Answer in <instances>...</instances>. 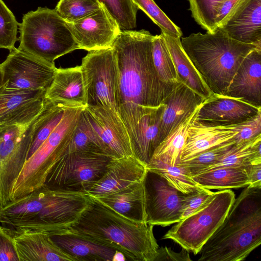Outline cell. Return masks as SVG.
<instances>
[{
	"label": "cell",
	"mask_w": 261,
	"mask_h": 261,
	"mask_svg": "<svg viewBox=\"0 0 261 261\" xmlns=\"http://www.w3.org/2000/svg\"><path fill=\"white\" fill-rule=\"evenodd\" d=\"M153 37L145 30L121 31L112 46L118 70L116 110L129 137L139 120L159 107L176 86L164 83L157 73L152 60Z\"/></svg>",
	"instance_id": "cell-1"
},
{
	"label": "cell",
	"mask_w": 261,
	"mask_h": 261,
	"mask_svg": "<svg viewBox=\"0 0 261 261\" xmlns=\"http://www.w3.org/2000/svg\"><path fill=\"white\" fill-rule=\"evenodd\" d=\"M92 201L81 192L44 185L0 208V224L8 232L29 230L49 235L75 223Z\"/></svg>",
	"instance_id": "cell-2"
},
{
	"label": "cell",
	"mask_w": 261,
	"mask_h": 261,
	"mask_svg": "<svg viewBox=\"0 0 261 261\" xmlns=\"http://www.w3.org/2000/svg\"><path fill=\"white\" fill-rule=\"evenodd\" d=\"M153 225L129 219L94 197L67 229L123 253L126 260L154 261L159 245Z\"/></svg>",
	"instance_id": "cell-3"
},
{
	"label": "cell",
	"mask_w": 261,
	"mask_h": 261,
	"mask_svg": "<svg viewBox=\"0 0 261 261\" xmlns=\"http://www.w3.org/2000/svg\"><path fill=\"white\" fill-rule=\"evenodd\" d=\"M261 244V187L247 186L202 246L199 261H241Z\"/></svg>",
	"instance_id": "cell-4"
},
{
	"label": "cell",
	"mask_w": 261,
	"mask_h": 261,
	"mask_svg": "<svg viewBox=\"0 0 261 261\" xmlns=\"http://www.w3.org/2000/svg\"><path fill=\"white\" fill-rule=\"evenodd\" d=\"M181 46L214 94L225 95L246 56L258 47L238 41L220 28L213 32L192 33L182 37Z\"/></svg>",
	"instance_id": "cell-5"
},
{
	"label": "cell",
	"mask_w": 261,
	"mask_h": 261,
	"mask_svg": "<svg viewBox=\"0 0 261 261\" xmlns=\"http://www.w3.org/2000/svg\"><path fill=\"white\" fill-rule=\"evenodd\" d=\"M18 29V48L50 62L79 49L68 22L55 9L38 7L28 12Z\"/></svg>",
	"instance_id": "cell-6"
},
{
	"label": "cell",
	"mask_w": 261,
	"mask_h": 261,
	"mask_svg": "<svg viewBox=\"0 0 261 261\" xmlns=\"http://www.w3.org/2000/svg\"><path fill=\"white\" fill-rule=\"evenodd\" d=\"M84 106L68 107L62 120L38 149L25 161L14 185L11 201L42 187L49 171L65 154Z\"/></svg>",
	"instance_id": "cell-7"
},
{
	"label": "cell",
	"mask_w": 261,
	"mask_h": 261,
	"mask_svg": "<svg viewBox=\"0 0 261 261\" xmlns=\"http://www.w3.org/2000/svg\"><path fill=\"white\" fill-rule=\"evenodd\" d=\"M235 198L234 193L230 189L215 192L202 207L175 223L163 239H170L182 248L197 254L221 224Z\"/></svg>",
	"instance_id": "cell-8"
},
{
	"label": "cell",
	"mask_w": 261,
	"mask_h": 261,
	"mask_svg": "<svg viewBox=\"0 0 261 261\" xmlns=\"http://www.w3.org/2000/svg\"><path fill=\"white\" fill-rule=\"evenodd\" d=\"M111 159L102 154L67 153L53 166L44 185L54 189L87 194L103 175Z\"/></svg>",
	"instance_id": "cell-9"
},
{
	"label": "cell",
	"mask_w": 261,
	"mask_h": 261,
	"mask_svg": "<svg viewBox=\"0 0 261 261\" xmlns=\"http://www.w3.org/2000/svg\"><path fill=\"white\" fill-rule=\"evenodd\" d=\"M81 66L86 106L107 107L117 111L115 96L118 70L114 49L89 51L83 58Z\"/></svg>",
	"instance_id": "cell-10"
},
{
	"label": "cell",
	"mask_w": 261,
	"mask_h": 261,
	"mask_svg": "<svg viewBox=\"0 0 261 261\" xmlns=\"http://www.w3.org/2000/svg\"><path fill=\"white\" fill-rule=\"evenodd\" d=\"M9 51L6 60L0 64L3 86L9 89L46 91L57 70L54 62L18 48Z\"/></svg>",
	"instance_id": "cell-11"
},
{
	"label": "cell",
	"mask_w": 261,
	"mask_h": 261,
	"mask_svg": "<svg viewBox=\"0 0 261 261\" xmlns=\"http://www.w3.org/2000/svg\"><path fill=\"white\" fill-rule=\"evenodd\" d=\"M30 124L0 126L1 207L11 201L14 185L27 160L31 140Z\"/></svg>",
	"instance_id": "cell-12"
},
{
	"label": "cell",
	"mask_w": 261,
	"mask_h": 261,
	"mask_svg": "<svg viewBox=\"0 0 261 261\" xmlns=\"http://www.w3.org/2000/svg\"><path fill=\"white\" fill-rule=\"evenodd\" d=\"M143 181L146 222L165 227L179 221L188 193L177 190L161 174L148 169Z\"/></svg>",
	"instance_id": "cell-13"
},
{
	"label": "cell",
	"mask_w": 261,
	"mask_h": 261,
	"mask_svg": "<svg viewBox=\"0 0 261 261\" xmlns=\"http://www.w3.org/2000/svg\"><path fill=\"white\" fill-rule=\"evenodd\" d=\"M83 113L97 135L106 154L111 158L133 155L128 132L116 110L86 106Z\"/></svg>",
	"instance_id": "cell-14"
},
{
	"label": "cell",
	"mask_w": 261,
	"mask_h": 261,
	"mask_svg": "<svg viewBox=\"0 0 261 261\" xmlns=\"http://www.w3.org/2000/svg\"><path fill=\"white\" fill-rule=\"evenodd\" d=\"M68 23L79 49L88 51L112 47L121 31L103 5L91 14Z\"/></svg>",
	"instance_id": "cell-15"
},
{
	"label": "cell",
	"mask_w": 261,
	"mask_h": 261,
	"mask_svg": "<svg viewBox=\"0 0 261 261\" xmlns=\"http://www.w3.org/2000/svg\"><path fill=\"white\" fill-rule=\"evenodd\" d=\"M255 107L240 99L213 94L200 106L195 122L206 126H225L249 120L259 113Z\"/></svg>",
	"instance_id": "cell-16"
},
{
	"label": "cell",
	"mask_w": 261,
	"mask_h": 261,
	"mask_svg": "<svg viewBox=\"0 0 261 261\" xmlns=\"http://www.w3.org/2000/svg\"><path fill=\"white\" fill-rule=\"evenodd\" d=\"M46 91L0 88V126L30 124L40 112Z\"/></svg>",
	"instance_id": "cell-17"
},
{
	"label": "cell",
	"mask_w": 261,
	"mask_h": 261,
	"mask_svg": "<svg viewBox=\"0 0 261 261\" xmlns=\"http://www.w3.org/2000/svg\"><path fill=\"white\" fill-rule=\"evenodd\" d=\"M147 168L134 155L112 158L105 172L87 192L93 197L109 194L143 180Z\"/></svg>",
	"instance_id": "cell-18"
},
{
	"label": "cell",
	"mask_w": 261,
	"mask_h": 261,
	"mask_svg": "<svg viewBox=\"0 0 261 261\" xmlns=\"http://www.w3.org/2000/svg\"><path fill=\"white\" fill-rule=\"evenodd\" d=\"M225 95L261 107V48H255L246 56Z\"/></svg>",
	"instance_id": "cell-19"
},
{
	"label": "cell",
	"mask_w": 261,
	"mask_h": 261,
	"mask_svg": "<svg viewBox=\"0 0 261 261\" xmlns=\"http://www.w3.org/2000/svg\"><path fill=\"white\" fill-rule=\"evenodd\" d=\"M205 99L187 86L179 82L163 101L164 109L158 136L159 145Z\"/></svg>",
	"instance_id": "cell-20"
},
{
	"label": "cell",
	"mask_w": 261,
	"mask_h": 261,
	"mask_svg": "<svg viewBox=\"0 0 261 261\" xmlns=\"http://www.w3.org/2000/svg\"><path fill=\"white\" fill-rule=\"evenodd\" d=\"M219 27L238 41L261 47V0H245Z\"/></svg>",
	"instance_id": "cell-21"
},
{
	"label": "cell",
	"mask_w": 261,
	"mask_h": 261,
	"mask_svg": "<svg viewBox=\"0 0 261 261\" xmlns=\"http://www.w3.org/2000/svg\"><path fill=\"white\" fill-rule=\"evenodd\" d=\"M9 233L13 237L19 261H76L46 232L22 230Z\"/></svg>",
	"instance_id": "cell-22"
},
{
	"label": "cell",
	"mask_w": 261,
	"mask_h": 261,
	"mask_svg": "<svg viewBox=\"0 0 261 261\" xmlns=\"http://www.w3.org/2000/svg\"><path fill=\"white\" fill-rule=\"evenodd\" d=\"M52 240L76 261H113L119 252L73 233L67 229L49 234Z\"/></svg>",
	"instance_id": "cell-23"
},
{
	"label": "cell",
	"mask_w": 261,
	"mask_h": 261,
	"mask_svg": "<svg viewBox=\"0 0 261 261\" xmlns=\"http://www.w3.org/2000/svg\"><path fill=\"white\" fill-rule=\"evenodd\" d=\"M238 133L234 125L206 126L194 121L189 129L178 162H185L203 151L233 140Z\"/></svg>",
	"instance_id": "cell-24"
},
{
	"label": "cell",
	"mask_w": 261,
	"mask_h": 261,
	"mask_svg": "<svg viewBox=\"0 0 261 261\" xmlns=\"http://www.w3.org/2000/svg\"><path fill=\"white\" fill-rule=\"evenodd\" d=\"M164 109L162 103L159 107L144 115L129 137L133 155L146 167L159 145L158 136Z\"/></svg>",
	"instance_id": "cell-25"
},
{
	"label": "cell",
	"mask_w": 261,
	"mask_h": 261,
	"mask_svg": "<svg viewBox=\"0 0 261 261\" xmlns=\"http://www.w3.org/2000/svg\"><path fill=\"white\" fill-rule=\"evenodd\" d=\"M45 98L86 106L85 83L81 66L57 68Z\"/></svg>",
	"instance_id": "cell-26"
},
{
	"label": "cell",
	"mask_w": 261,
	"mask_h": 261,
	"mask_svg": "<svg viewBox=\"0 0 261 261\" xmlns=\"http://www.w3.org/2000/svg\"><path fill=\"white\" fill-rule=\"evenodd\" d=\"M94 198L129 219L146 222L143 180L117 192Z\"/></svg>",
	"instance_id": "cell-27"
},
{
	"label": "cell",
	"mask_w": 261,
	"mask_h": 261,
	"mask_svg": "<svg viewBox=\"0 0 261 261\" xmlns=\"http://www.w3.org/2000/svg\"><path fill=\"white\" fill-rule=\"evenodd\" d=\"M73 106L79 105L44 98L40 112L30 124L31 140L27 160L33 154L58 125L65 110Z\"/></svg>",
	"instance_id": "cell-28"
},
{
	"label": "cell",
	"mask_w": 261,
	"mask_h": 261,
	"mask_svg": "<svg viewBox=\"0 0 261 261\" xmlns=\"http://www.w3.org/2000/svg\"><path fill=\"white\" fill-rule=\"evenodd\" d=\"M177 72L178 79L204 99L214 93L206 85L184 51L180 38L173 37L161 32Z\"/></svg>",
	"instance_id": "cell-29"
},
{
	"label": "cell",
	"mask_w": 261,
	"mask_h": 261,
	"mask_svg": "<svg viewBox=\"0 0 261 261\" xmlns=\"http://www.w3.org/2000/svg\"><path fill=\"white\" fill-rule=\"evenodd\" d=\"M249 166L216 167L200 172L192 176V178L198 186L208 190H223L245 187L249 185L248 175Z\"/></svg>",
	"instance_id": "cell-30"
},
{
	"label": "cell",
	"mask_w": 261,
	"mask_h": 261,
	"mask_svg": "<svg viewBox=\"0 0 261 261\" xmlns=\"http://www.w3.org/2000/svg\"><path fill=\"white\" fill-rule=\"evenodd\" d=\"M202 103L184 119L160 144L155 149L151 160H159L171 166L175 165L179 161L180 154L186 143L189 129L194 122Z\"/></svg>",
	"instance_id": "cell-31"
},
{
	"label": "cell",
	"mask_w": 261,
	"mask_h": 261,
	"mask_svg": "<svg viewBox=\"0 0 261 261\" xmlns=\"http://www.w3.org/2000/svg\"><path fill=\"white\" fill-rule=\"evenodd\" d=\"M260 147L261 134L244 143H235L214 164L202 172L222 166L246 167L261 163Z\"/></svg>",
	"instance_id": "cell-32"
},
{
	"label": "cell",
	"mask_w": 261,
	"mask_h": 261,
	"mask_svg": "<svg viewBox=\"0 0 261 261\" xmlns=\"http://www.w3.org/2000/svg\"><path fill=\"white\" fill-rule=\"evenodd\" d=\"M153 65L161 81L172 86L179 82L172 58L162 34L153 36L152 41Z\"/></svg>",
	"instance_id": "cell-33"
},
{
	"label": "cell",
	"mask_w": 261,
	"mask_h": 261,
	"mask_svg": "<svg viewBox=\"0 0 261 261\" xmlns=\"http://www.w3.org/2000/svg\"><path fill=\"white\" fill-rule=\"evenodd\" d=\"M147 168L161 174L172 186L182 193H189L199 187L188 171L180 165L171 166L159 160H151Z\"/></svg>",
	"instance_id": "cell-34"
},
{
	"label": "cell",
	"mask_w": 261,
	"mask_h": 261,
	"mask_svg": "<svg viewBox=\"0 0 261 261\" xmlns=\"http://www.w3.org/2000/svg\"><path fill=\"white\" fill-rule=\"evenodd\" d=\"M75 151L107 155L97 135L84 116L83 111L65 154Z\"/></svg>",
	"instance_id": "cell-35"
},
{
	"label": "cell",
	"mask_w": 261,
	"mask_h": 261,
	"mask_svg": "<svg viewBox=\"0 0 261 261\" xmlns=\"http://www.w3.org/2000/svg\"><path fill=\"white\" fill-rule=\"evenodd\" d=\"M117 21L121 31L133 30L137 26L138 7L132 0H98Z\"/></svg>",
	"instance_id": "cell-36"
},
{
	"label": "cell",
	"mask_w": 261,
	"mask_h": 261,
	"mask_svg": "<svg viewBox=\"0 0 261 261\" xmlns=\"http://www.w3.org/2000/svg\"><path fill=\"white\" fill-rule=\"evenodd\" d=\"M236 143L232 140L203 151L184 162L176 164L184 167L192 177L214 164Z\"/></svg>",
	"instance_id": "cell-37"
},
{
	"label": "cell",
	"mask_w": 261,
	"mask_h": 261,
	"mask_svg": "<svg viewBox=\"0 0 261 261\" xmlns=\"http://www.w3.org/2000/svg\"><path fill=\"white\" fill-rule=\"evenodd\" d=\"M225 0H188L190 10L195 21L207 32L217 28L216 17L219 10Z\"/></svg>",
	"instance_id": "cell-38"
},
{
	"label": "cell",
	"mask_w": 261,
	"mask_h": 261,
	"mask_svg": "<svg viewBox=\"0 0 261 261\" xmlns=\"http://www.w3.org/2000/svg\"><path fill=\"white\" fill-rule=\"evenodd\" d=\"M102 5L98 0H60L55 9L66 21L72 22L95 12Z\"/></svg>",
	"instance_id": "cell-39"
},
{
	"label": "cell",
	"mask_w": 261,
	"mask_h": 261,
	"mask_svg": "<svg viewBox=\"0 0 261 261\" xmlns=\"http://www.w3.org/2000/svg\"><path fill=\"white\" fill-rule=\"evenodd\" d=\"M161 30V32L175 37L180 38L182 35L177 26L159 8L153 0H132Z\"/></svg>",
	"instance_id": "cell-40"
},
{
	"label": "cell",
	"mask_w": 261,
	"mask_h": 261,
	"mask_svg": "<svg viewBox=\"0 0 261 261\" xmlns=\"http://www.w3.org/2000/svg\"><path fill=\"white\" fill-rule=\"evenodd\" d=\"M19 23L12 11L0 0V48L9 50L15 48L18 40L17 33Z\"/></svg>",
	"instance_id": "cell-41"
},
{
	"label": "cell",
	"mask_w": 261,
	"mask_h": 261,
	"mask_svg": "<svg viewBox=\"0 0 261 261\" xmlns=\"http://www.w3.org/2000/svg\"><path fill=\"white\" fill-rule=\"evenodd\" d=\"M214 194L215 192L211 190L199 186L195 191L188 193L183 207L181 220L202 207L213 198Z\"/></svg>",
	"instance_id": "cell-42"
},
{
	"label": "cell",
	"mask_w": 261,
	"mask_h": 261,
	"mask_svg": "<svg viewBox=\"0 0 261 261\" xmlns=\"http://www.w3.org/2000/svg\"><path fill=\"white\" fill-rule=\"evenodd\" d=\"M234 125L238 131L234 138L236 144L247 142L261 134V112L249 120Z\"/></svg>",
	"instance_id": "cell-43"
},
{
	"label": "cell",
	"mask_w": 261,
	"mask_h": 261,
	"mask_svg": "<svg viewBox=\"0 0 261 261\" xmlns=\"http://www.w3.org/2000/svg\"><path fill=\"white\" fill-rule=\"evenodd\" d=\"M0 261H19L13 237L1 224Z\"/></svg>",
	"instance_id": "cell-44"
},
{
	"label": "cell",
	"mask_w": 261,
	"mask_h": 261,
	"mask_svg": "<svg viewBox=\"0 0 261 261\" xmlns=\"http://www.w3.org/2000/svg\"><path fill=\"white\" fill-rule=\"evenodd\" d=\"M189 251L182 248L179 253H176L167 247L159 248L154 261L173 260L191 261Z\"/></svg>",
	"instance_id": "cell-45"
},
{
	"label": "cell",
	"mask_w": 261,
	"mask_h": 261,
	"mask_svg": "<svg viewBox=\"0 0 261 261\" xmlns=\"http://www.w3.org/2000/svg\"><path fill=\"white\" fill-rule=\"evenodd\" d=\"M245 0H225L221 6L216 17L217 28L220 26Z\"/></svg>",
	"instance_id": "cell-46"
},
{
	"label": "cell",
	"mask_w": 261,
	"mask_h": 261,
	"mask_svg": "<svg viewBox=\"0 0 261 261\" xmlns=\"http://www.w3.org/2000/svg\"><path fill=\"white\" fill-rule=\"evenodd\" d=\"M249 185L252 187H261V163L250 165L248 168Z\"/></svg>",
	"instance_id": "cell-47"
},
{
	"label": "cell",
	"mask_w": 261,
	"mask_h": 261,
	"mask_svg": "<svg viewBox=\"0 0 261 261\" xmlns=\"http://www.w3.org/2000/svg\"><path fill=\"white\" fill-rule=\"evenodd\" d=\"M3 84V73L1 70V68L0 67V88L2 87Z\"/></svg>",
	"instance_id": "cell-48"
},
{
	"label": "cell",
	"mask_w": 261,
	"mask_h": 261,
	"mask_svg": "<svg viewBox=\"0 0 261 261\" xmlns=\"http://www.w3.org/2000/svg\"><path fill=\"white\" fill-rule=\"evenodd\" d=\"M1 207V205H0V208Z\"/></svg>",
	"instance_id": "cell-49"
}]
</instances>
